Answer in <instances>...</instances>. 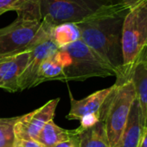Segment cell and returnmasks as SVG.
<instances>
[{"instance_id":"4","label":"cell","mask_w":147,"mask_h":147,"mask_svg":"<svg viewBox=\"0 0 147 147\" xmlns=\"http://www.w3.org/2000/svg\"><path fill=\"white\" fill-rule=\"evenodd\" d=\"M62 49L68 55L62 82L85 81L93 77H108L116 75L115 70L82 39Z\"/></svg>"},{"instance_id":"17","label":"cell","mask_w":147,"mask_h":147,"mask_svg":"<svg viewBox=\"0 0 147 147\" xmlns=\"http://www.w3.org/2000/svg\"><path fill=\"white\" fill-rule=\"evenodd\" d=\"M50 37L58 49H62L81 40V31L76 24L64 23L52 27Z\"/></svg>"},{"instance_id":"24","label":"cell","mask_w":147,"mask_h":147,"mask_svg":"<svg viewBox=\"0 0 147 147\" xmlns=\"http://www.w3.org/2000/svg\"><path fill=\"white\" fill-rule=\"evenodd\" d=\"M138 61H147V43L145 44V46L144 47L143 50L141 51V53H140V55L138 56Z\"/></svg>"},{"instance_id":"8","label":"cell","mask_w":147,"mask_h":147,"mask_svg":"<svg viewBox=\"0 0 147 147\" xmlns=\"http://www.w3.org/2000/svg\"><path fill=\"white\" fill-rule=\"evenodd\" d=\"M60 49L54 43L51 37H48L29 51V57L26 67L19 78V91L34 88L37 73L41 64L50 55L56 53Z\"/></svg>"},{"instance_id":"20","label":"cell","mask_w":147,"mask_h":147,"mask_svg":"<svg viewBox=\"0 0 147 147\" xmlns=\"http://www.w3.org/2000/svg\"><path fill=\"white\" fill-rule=\"evenodd\" d=\"M14 147H43V146L38 142H36V140H24V139L16 138Z\"/></svg>"},{"instance_id":"2","label":"cell","mask_w":147,"mask_h":147,"mask_svg":"<svg viewBox=\"0 0 147 147\" xmlns=\"http://www.w3.org/2000/svg\"><path fill=\"white\" fill-rule=\"evenodd\" d=\"M147 43V0H139L126 14L122 32L123 68L116 82L130 79L131 69Z\"/></svg>"},{"instance_id":"15","label":"cell","mask_w":147,"mask_h":147,"mask_svg":"<svg viewBox=\"0 0 147 147\" xmlns=\"http://www.w3.org/2000/svg\"><path fill=\"white\" fill-rule=\"evenodd\" d=\"M80 147H110L105 124L100 120L88 128L76 129Z\"/></svg>"},{"instance_id":"16","label":"cell","mask_w":147,"mask_h":147,"mask_svg":"<svg viewBox=\"0 0 147 147\" xmlns=\"http://www.w3.org/2000/svg\"><path fill=\"white\" fill-rule=\"evenodd\" d=\"M76 130H66L52 120L49 121L38 134L36 141L41 144L43 147H55L56 144L67 141L75 136Z\"/></svg>"},{"instance_id":"21","label":"cell","mask_w":147,"mask_h":147,"mask_svg":"<svg viewBox=\"0 0 147 147\" xmlns=\"http://www.w3.org/2000/svg\"><path fill=\"white\" fill-rule=\"evenodd\" d=\"M55 147H80L79 140H78V138H77L76 133L75 136H73L68 140L64 141V142H61V143L56 144Z\"/></svg>"},{"instance_id":"11","label":"cell","mask_w":147,"mask_h":147,"mask_svg":"<svg viewBox=\"0 0 147 147\" xmlns=\"http://www.w3.org/2000/svg\"><path fill=\"white\" fill-rule=\"evenodd\" d=\"M67 62L68 55L62 49L48 57L39 67L34 87L48 81H63L64 68Z\"/></svg>"},{"instance_id":"14","label":"cell","mask_w":147,"mask_h":147,"mask_svg":"<svg viewBox=\"0 0 147 147\" xmlns=\"http://www.w3.org/2000/svg\"><path fill=\"white\" fill-rule=\"evenodd\" d=\"M14 11L18 18L42 21L40 0H0V16Z\"/></svg>"},{"instance_id":"10","label":"cell","mask_w":147,"mask_h":147,"mask_svg":"<svg viewBox=\"0 0 147 147\" xmlns=\"http://www.w3.org/2000/svg\"><path fill=\"white\" fill-rule=\"evenodd\" d=\"M112 91V87L94 92L82 100H76L69 91L70 111L66 118L68 120L78 119L88 114L99 113L107 97Z\"/></svg>"},{"instance_id":"3","label":"cell","mask_w":147,"mask_h":147,"mask_svg":"<svg viewBox=\"0 0 147 147\" xmlns=\"http://www.w3.org/2000/svg\"><path fill=\"white\" fill-rule=\"evenodd\" d=\"M135 100L136 92L131 79L116 82L112 86V91L100 110V120L105 124L110 147L118 145Z\"/></svg>"},{"instance_id":"12","label":"cell","mask_w":147,"mask_h":147,"mask_svg":"<svg viewBox=\"0 0 147 147\" xmlns=\"http://www.w3.org/2000/svg\"><path fill=\"white\" fill-rule=\"evenodd\" d=\"M144 126L137 99L132 103L125 127L116 147H138Z\"/></svg>"},{"instance_id":"6","label":"cell","mask_w":147,"mask_h":147,"mask_svg":"<svg viewBox=\"0 0 147 147\" xmlns=\"http://www.w3.org/2000/svg\"><path fill=\"white\" fill-rule=\"evenodd\" d=\"M41 24L42 21L18 18L11 24L0 29V55L30 51Z\"/></svg>"},{"instance_id":"18","label":"cell","mask_w":147,"mask_h":147,"mask_svg":"<svg viewBox=\"0 0 147 147\" xmlns=\"http://www.w3.org/2000/svg\"><path fill=\"white\" fill-rule=\"evenodd\" d=\"M19 117L0 118V147H14L16 141L14 126Z\"/></svg>"},{"instance_id":"5","label":"cell","mask_w":147,"mask_h":147,"mask_svg":"<svg viewBox=\"0 0 147 147\" xmlns=\"http://www.w3.org/2000/svg\"><path fill=\"white\" fill-rule=\"evenodd\" d=\"M112 4V0H40L41 18L52 27L64 23L78 24Z\"/></svg>"},{"instance_id":"13","label":"cell","mask_w":147,"mask_h":147,"mask_svg":"<svg viewBox=\"0 0 147 147\" xmlns=\"http://www.w3.org/2000/svg\"><path fill=\"white\" fill-rule=\"evenodd\" d=\"M130 79L132 81L136 92L144 128L147 127V61H138L133 66Z\"/></svg>"},{"instance_id":"23","label":"cell","mask_w":147,"mask_h":147,"mask_svg":"<svg viewBox=\"0 0 147 147\" xmlns=\"http://www.w3.org/2000/svg\"><path fill=\"white\" fill-rule=\"evenodd\" d=\"M113 3H122V4H125L126 5H129V6H132L133 5H135L137 2H138L139 0H112Z\"/></svg>"},{"instance_id":"1","label":"cell","mask_w":147,"mask_h":147,"mask_svg":"<svg viewBox=\"0 0 147 147\" xmlns=\"http://www.w3.org/2000/svg\"><path fill=\"white\" fill-rule=\"evenodd\" d=\"M130 8L122 3L112 4L76 24L81 39L115 70V76L123 68V24Z\"/></svg>"},{"instance_id":"19","label":"cell","mask_w":147,"mask_h":147,"mask_svg":"<svg viewBox=\"0 0 147 147\" xmlns=\"http://www.w3.org/2000/svg\"><path fill=\"white\" fill-rule=\"evenodd\" d=\"M81 125L80 128H88L90 127L96 123H98L100 120V112L95 113H91L84 116L81 119Z\"/></svg>"},{"instance_id":"7","label":"cell","mask_w":147,"mask_h":147,"mask_svg":"<svg viewBox=\"0 0 147 147\" xmlns=\"http://www.w3.org/2000/svg\"><path fill=\"white\" fill-rule=\"evenodd\" d=\"M60 98L48 101L40 108L20 116L14 126L17 139L36 140L44 125L53 119Z\"/></svg>"},{"instance_id":"22","label":"cell","mask_w":147,"mask_h":147,"mask_svg":"<svg viewBox=\"0 0 147 147\" xmlns=\"http://www.w3.org/2000/svg\"><path fill=\"white\" fill-rule=\"evenodd\" d=\"M138 147H147V127L144 129L141 139L139 141V144Z\"/></svg>"},{"instance_id":"9","label":"cell","mask_w":147,"mask_h":147,"mask_svg":"<svg viewBox=\"0 0 147 147\" xmlns=\"http://www.w3.org/2000/svg\"><path fill=\"white\" fill-rule=\"evenodd\" d=\"M5 55V61L0 65V88L15 93L19 91L18 82L26 67L29 51Z\"/></svg>"}]
</instances>
